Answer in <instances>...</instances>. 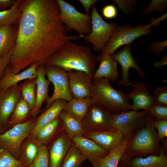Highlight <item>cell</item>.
<instances>
[{"mask_svg": "<svg viewBox=\"0 0 167 167\" xmlns=\"http://www.w3.org/2000/svg\"><path fill=\"white\" fill-rule=\"evenodd\" d=\"M19 7L17 37L8 66L14 74L34 64L43 65L67 41L83 36L68 34L59 17L57 0H24Z\"/></svg>", "mask_w": 167, "mask_h": 167, "instance_id": "obj_1", "label": "cell"}, {"mask_svg": "<svg viewBox=\"0 0 167 167\" xmlns=\"http://www.w3.org/2000/svg\"><path fill=\"white\" fill-rule=\"evenodd\" d=\"M97 62L96 56L89 46L70 40L49 57L44 65L56 66L67 72L83 71L93 77Z\"/></svg>", "mask_w": 167, "mask_h": 167, "instance_id": "obj_2", "label": "cell"}, {"mask_svg": "<svg viewBox=\"0 0 167 167\" xmlns=\"http://www.w3.org/2000/svg\"><path fill=\"white\" fill-rule=\"evenodd\" d=\"M90 97L93 103L105 107L114 114L132 110L128 94L116 90L106 78H93Z\"/></svg>", "mask_w": 167, "mask_h": 167, "instance_id": "obj_3", "label": "cell"}, {"mask_svg": "<svg viewBox=\"0 0 167 167\" xmlns=\"http://www.w3.org/2000/svg\"><path fill=\"white\" fill-rule=\"evenodd\" d=\"M155 119L147 113L146 126L134 134L133 133L122 158L129 159L150 155L158 156L160 153V140L155 128Z\"/></svg>", "mask_w": 167, "mask_h": 167, "instance_id": "obj_4", "label": "cell"}, {"mask_svg": "<svg viewBox=\"0 0 167 167\" xmlns=\"http://www.w3.org/2000/svg\"><path fill=\"white\" fill-rule=\"evenodd\" d=\"M91 13L92 29L88 35L82 38L85 42L92 44L96 52L102 51L114 34L118 25L113 22H105L98 13L96 6L93 5Z\"/></svg>", "mask_w": 167, "mask_h": 167, "instance_id": "obj_5", "label": "cell"}, {"mask_svg": "<svg viewBox=\"0 0 167 167\" xmlns=\"http://www.w3.org/2000/svg\"><path fill=\"white\" fill-rule=\"evenodd\" d=\"M152 26L151 22L147 25L140 24L135 27L129 24L126 26L118 25L114 34L105 45L101 53H107L111 56L121 46L131 44L138 38L152 33Z\"/></svg>", "mask_w": 167, "mask_h": 167, "instance_id": "obj_6", "label": "cell"}, {"mask_svg": "<svg viewBox=\"0 0 167 167\" xmlns=\"http://www.w3.org/2000/svg\"><path fill=\"white\" fill-rule=\"evenodd\" d=\"M36 118H31L26 121L16 125L5 132L0 134V147L6 150L19 160L22 144L28 137L33 128Z\"/></svg>", "mask_w": 167, "mask_h": 167, "instance_id": "obj_7", "label": "cell"}, {"mask_svg": "<svg viewBox=\"0 0 167 167\" xmlns=\"http://www.w3.org/2000/svg\"><path fill=\"white\" fill-rule=\"evenodd\" d=\"M57 1L60 10L59 19L67 28L74 30L82 36L90 33L91 16L89 14L79 12L73 6L63 0Z\"/></svg>", "mask_w": 167, "mask_h": 167, "instance_id": "obj_8", "label": "cell"}, {"mask_svg": "<svg viewBox=\"0 0 167 167\" xmlns=\"http://www.w3.org/2000/svg\"><path fill=\"white\" fill-rule=\"evenodd\" d=\"M44 65L46 75L54 87L52 96L45 101L46 105L43 109L44 110L56 100L68 101L73 98L70 90L67 72L56 66Z\"/></svg>", "mask_w": 167, "mask_h": 167, "instance_id": "obj_9", "label": "cell"}, {"mask_svg": "<svg viewBox=\"0 0 167 167\" xmlns=\"http://www.w3.org/2000/svg\"><path fill=\"white\" fill-rule=\"evenodd\" d=\"M114 114L105 107L93 103L86 116L81 122L86 132L114 129L112 126Z\"/></svg>", "mask_w": 167, "mask_h": 167, "instance_id": "obj_10", "label": "cell"}, {"mask_svg": "<svg viewBox=\"0 0 167 167\" xmlns=\"http://www.w3.org/2000/svg\"><path fill=\"white\" fill-rule=\"evenodd\" d=\"M21 97L18 84L0 90V134L9 129V118Z\"/></svg>", "mask_w": 167, "mask_h": 167, "instance_id": "obj_11", "label": "cell"}, {"mask_svg": "<svg viewBox=\"0 0 167 167\" xmlns=\"http://www.w3.org/2000/svg\"><path fill=\"white\" fill-rule=\"evenodd\" d=\"M147 113L145 110H131L114 114L112 126L121 132L125 137L136 129L144 127L146 124Z\"/></svg>", "mask_w": 167, "mask_h": 167, "instance_id": "obj_12", "label": "cell"}, {"mask_svg": "<svg viewBox=\"0 0 167 167\" xmlns=\"http://www.w3.org/2000/svg\"><path fill=\"white\" fill-rule=\"evenodd\" d=\"M112 58L120 64L122 69L121 79L118 82L119 85L125 86H134L129 79V70L133 68L138 72L142 79L144 78L145 74L133 58L131 50V44L126 45L121 50L111 55Z\"/></svg>", "mask_w": 167, "mask_h": 167, "instance_id": "obj_13", "label": "cell"}, {"mask_svg": "<svg viewBox=\"0 0 167 167\" xmlns=\"http://www.w3.org/2000/svg\"><path fill=\"white\" fill-rule=\"evenodd\" d=\"M67 73L72 98L83 99L90 97L93 77L82 71L72 70Z\"/></svg>", "mask_w": 167, "mask_h": 167, "instance_id": "obj_14", "label": "cell"}, {"mask_svg": "<svg viewBox=\"0 0 167 167\" xmlns=\"http://www.w3.org/2000/svg\"><path fill=\"white\" fill-rule=\"evenodd\" d=\"M83 136L91 139L109 151L117 148L123 142L125 137L118 130L86 132Z\"/></svg>", "mask_w": 167, "mask_h": 167, "instance_id": "obj_15", "label": "cell"}, {"mask_svg": "<svg viewBox=\"0 0 167 167\" xmlns=\"http://www.w3.org/2000/svg\"><path fill=\"white\" fill-rule=\"evenodd\" d=\"M73 143L66 133H62L53 142L49 149V167H60Z\"/></svg>", "mask_w": 167, "mask_h": 167, "instance_id": "obj_16", "label": "cell"}, {"mask_svg": "<svg viewBox=\"0 0 167 167\" xmlns=\"http://www.w3.org/2000/svg\"><path fill=\"white\" fill-rule=\"evenodd\" d=\"M67 101L62 99L56 100L49 108L44 110L36 118L35 124L28 137L33 139L42 127L58 116L60 113L63 110Z\"/></svg>", "mask_w": 167, "mask_h": 167, "instance_id": "obj_17", "label": "cell"}, {"mask_svg": "<svg viewBox=\"0 0 167 167\" xmlns=\"http://www.w3.org/2000/svg\"><path fill=\"white\" fill-rule=\"evenodd\" d=\"M45 69L44 65L38 66L36 69V92L35 106L31 111V118H36L43 103L50 97L48 94L50 81L45 77Z\"/></svg>", "mask_w": 167, "mask_h": 167, "instance_id": "obj_18", "label": "cell"}, {"mask_svg": "<svg viewBox=\"0 0 167 167\" xmlns=\"http://www.w3.org/2000/svg\"><path fill=\"white\" fill-rule=\"evenodd\" d=\"M133 86V91L128 94L129 98L133 101L132 110H146L154 104L153 96L149 92L144 83L137 81Z\"/></svg>", "mask_w": 167, "mask_h": 167, "instance_id": "obj_19", "label": "cell"}, {"mask_svg": "<svg viewBox=\"0 0 167 167\" xmlns=\"http://www.w3.org/2000/svg\"><path fill=\"white\" fill-rule=\"evenodd\" d=\"M70 139L86 159L89 161L95 158L104 157L109 152L108 151L101 147L92 140L84 136H75Z\"/></svg>", "mask_w": 167, "mask_h": 167, "instance_id": "obj_20", "label": "cell"}, {"mask_svg": "<svg viewBox=\"0 0 167 167\" xmlns=\"http://www.w3.org/2000/svg\"><path fill=\"white\" fill-rule=\"evenodd\" d=\"M97 61L100 62L99 68L95 70L93 78H104L115 81L119 78L118 62L111 55L101 53L96 56Z\"/></svg>", "mask_w": 167, "mask_h": 167, "instance_id": "obj_21", "label": "cell"}, {"mask_svg": "<svg viewBox=\"0 0 167 167\" xmlns=\"http://www.w3.org/2000/svg\"><path fill=\"white\" fill-rule=\"evenodd\" d=\"M38 66L37 64H33L19 73L14 74L8 66L0 79V90L18 84L19 82L23 80L36 79V69Z\"/></svg>", "mask_w": 167, "mask_h": 167, "instance_id": "obj_22", "label": "cell"}, {"mask_svg": "<svg viewBox=\"0 0 167 167\" xmlns=\"http://www.w3.org/2000/svg\"><path fill=\"white\" fill-rule=\"evenodd\" d=\"M133 133L127 135L122 143L117 148L109 151L106 156L91 160L90 161L92 166L94 167H118Z\"/></svg>", "mask_w": 167, "mask_h": 167, "instance_id": "obj_23", "label": "cell"}, {"mask_svg": "<svg viewBox=\"0 0 167 167\" xmlns=\"http://www.w3.org/2000/svg\"><path fill=\"white\" fill-rule=\"evenodd\" d=\"M126 167H167V156L161 146L158 156L150 155L145 157H135L129 159L122 158Z\"/></svg>", "mask_w": 167, "mask_h": 167, "instance_id": "obj_24", "label": "cell"}, {"mask_svg": "<svg viewBox=\"0 0 167 167\" xmlns=\"http://www.w3.org/2000/svg\"><path fill=\"white\" fill-rule=\"evenodd\" d=\"M93 103L90 97L83 99L72 98L67 101L63 110L82 121L86 116Z\"/></svg>", "mask_w": 167, "mask_h": 167, "instance_id": "obj_25", "label": "cell"}, {"mask_svg": "<svg viewBox=\"0 0 167 167\" xmlns=\"http://www.w3.org/2000/svg\"><path fill=\"white\" fill-rule=\"evenodd\" d=\"M17 29L12 25L0 27V56H3L12 50L15 46Z\"/></svg>", "mask_w": 167, "mask_h": 167, "instance_id": "obj_26", "label": "cell"}, {"mask_svg": "<svg viewBox=\"0 0 167 167\" xmlns=\"http://www.w3.org/2000/svg\"><path fill=\"white\" fill-rule=\"evenodd\" d=\"M66 134L70 138L83 136L86 131L81 121L63 110L58 115Z\"/></svg>", "mask_w": 167, "mask_h": 167, "instance_id": "obj_27", "label": "cell"}, {"mask_svg": "<svg viewBox=\"0 0 167 167\" xmlns=\"http://www.w3.org/2000/svg\"><path fill=\"white\" fill-rule=\"evenodd\" d=\"M30 117L31 118V110L22 97L9 118L8 124L9 129L26 121Z\"/></svg>", "mask_w": 167, "mask_h": 167, "instance_id": "obj_28", "label": "cell"}, {"mask_svg": "<svg viewBox=\"0 0 167 167\" xmlns=\"http://www.w3.org/2000/svg\"><path fill=\"white\" fill-rule=\"evenodd\" d=\"M61 121L58 117L42 127L37 133L33 140L39 145H46L56 134Z\"/></svg>", "mask_w": 167, "mask_h": 167, "instance_id": "obj_29", "label": "cell"}, {"mask_svg": "<svg viewBox=\"0 0 167 167\" xmlns=\"http://www.w3.org/2000/svg\"><path fill=\"white\" fill-rule=\"evenodd\" d=\"M39 146L33 139L28 137L24 140L21 146L19 160L28 166L36 156Z\"/></svg>", "mask_w": 167, "mask_h": 167, "instance_id": "obj_30", "label": "cell"}, {"mask_svg": "<svg viewBox=\"0 0 167 167\" xmlns=\"http://www.w3.org/2000/svg\"><path fill=\"white\" fill-rule=\"evenodd\" d=\"M86 159L81 152L72 143L67 152L60 167H80Z\"/></svg>", "mask_w": 167, "mask_h": 167, "instance_id": "obj_31", "label": "cell"}, {"mask_svg": "<svg viewBox=\"0 0 167 167\" xmlns=\"http://www.w3.org/2000/svg\"><path fill=\"white\" fill-rule=\"evenodd\" d=\"M20 85L22 98L26 102L31 111L36 101V79H27Z\"/></svg>", "mask_w": 167, "mask_h": 167, "instance_id": "obj_32", "label": "cell"}, {"mask_svg": "<svg viewBox=\"0 0 167 167\" xmlns=\"http://www.w3.org/2000/svg\"><path fill=\"white\" fill-rule=\"evenodd\" d=\"M21 1L16 0L10 8L0 11V27L12 25L19 21L20 14L19 5Z\"/></svg>", "mask_w": 167, "mask_h": 167, "instance_id": "obj_33", "label": "cell"}, {"mask_svg": "<svg viewBox=\"0 0 167 167\" xmlns=\"http://www.w3.org/2000/svg\"><path fill=\"white\" fill-rule=\"evenodd\" d=\"M0 167H28L6 149L0 147Z\"/></svg>", "mask_w": 167, "mask_h": 167, "instance_id": "obj_34", "label": "cell"}, {"mask_svg": "<svg viewBox=\"0 0 167 167\" xmlns=\"http://www.w3.org/2000/svg\"><path fill=\"white\" fill-rule=\"evenodd\" d=\"M49 153L46 145L39 146L38 153L28 167H49Z\"/></svg>", "mask_w": 167, "mask_h": 167, "instance_id": "obj_35", "label": "cell"}, {"mask_svg": "<svg viewBox=\"0 0 167 167\" xmlns=\"http://www.w3.org/2000/svg\"><path fill=\"white\" fill-rule=\"evenodd\" d=\"M145 111L155 120H167V106L154 104Z\"/></svg>", "mask_w": 167, "mask_h": 167, "instance_id": "obj_36", "label": "cell"}, {"mask_svg": "<svg viewBox=\"0 0 167 167\" xmlns=\"http://www.w3.org/2000/svg\"><path fill=\"white\" fill-rule=\"evenodd\" d=\"M154 104L167 106V86H156L153 91Z\"/></svg>", "mask_w": 167, "mask_h": 167, "instance_id": "obj_37", "label": "cell"}, {"mask_svg": "<svg viewBox=\"0 0 167 167\" xmlns=\"http://www.w3.org/2000/svg\"><path fill=\"white\" fill-rule=\"evenodd\" d=\"M167 5L166 0H153L142 14H150L156 11H158L160 13H161L166 9Z\"/></svg>", "mask_w": 167, "mask_h": 167, "instance_id": "obj_38", "label": "cell"}, {"mask_svg": "<svg viewBox=\"0 0 167 167\" xmlns=\"http://www.w3.org/2000/svg\"><path fill=\"white\" fill-rule=\"evenodd\" d=\"M154 126L157 131V135L161 141L164 143L165 138L167 137V120H154L153 122Z\"/></svg>", "mask_w": 167, "mask_h": 167, "instance_id": "obj_39", "label": "cell"}, {"mask_svg": "<svg viewBox=\"0 0 167 167\" xmlns=\"http://www.w3.org/2000/svg\"><path fill=\"white\" fill-rule=\"evenodd\" d=\"M114 2L116 4L118 8L125 14H129L134 10L132 5L136 6L135 0H115Z\"/></svg>", "mask_w": 167, "mask_h": 167, "instance_id": "obj_40", "label": "cell"}, {"mask_svg": "<svg viewBox=\"0 0 167 167\" xmlns=\"http://www.w3.org/2000/svg\"><path fill=\"white\" fill-rule=\"evenodd\" d=\"M102 15L106 19H110L116 18L117 16V10L115 6L109 4L104 6L101 10Z\"/></svg>", "mask_w": 167, "mask_h": 167, "instance_id": "obj_41", "label": "cell"}, {"mask_svg": "<svg viewBox=\"0 0 167 167\" xmlns=\"http://www.w3.org/2000/svg\"><path fill=\"white\" fill-rule=\"evenodd\" d=\"M167 45L166 40L162 42L154 41L150 47L149 50L154 52L156 56H159L162 52L164 51Z\"/></svg>", "mask_w": 167, "mask_h": 167, "instance_id": "obj_42", "label": "cell"}, {"mask_svg": "<svg viewBox=\"0 0 167 167\" xmlns=\"http://www.w3.org/2000/svg\"><path fill=\"white\" fill-rule=\"evenodd\" d=\"M13 49L7 54L0 56V79L3 74L4 71L8 66Z\"/></svg>", "mask_w": 167, "mask_h": 167, "instance_id": "obj_43", "label": "cell"}, {"mask_svg": "<svg viewBox=\"0 0 167 167\" xmlns=\"http://www.w3.org/2000/svg\"><path fill=\"white\" fill-rule=\"evenodd\" d=\"M98 0H79L78 1L82 5L84 8L86 14H89L91 6L95 3L99 2Z\"/></svg>", "mask_w": 167, "mask_h": 167, "instance_id": "obj_44", "label": "cell"}, {"mask_svg": "<svg viewBox=\"0 0 167 167\" xmlns=\"http://www.w3.org/2000/svg\"><path fill=\"white\" fill-rule=\"evenodd\" d=\"M15 0H0V11L10 8L13 6Z\"/></svg>", "mask_w": 167, "mask_h": 167, "instance_id": "obj_45", "label": "cell"}, {"mask_svg": "<svg viewBox=\"0 0 167 167\" xmlns=\"http://www.w3.org/2000/svg\"><path fill=\"white\" fill-rule=\"evenodd\" d=\"M166 18L167 13L157 18L152 17L151 22L153 24V25L156 27L158 26L161 22L165 19Z\"/></svg>", "mask_w": 167, "mask_h": 167, "instance_id": "obj_46", "label": "cell"}, {"mask_svg": "<svg viewBox=\"0 0 167 167\" xmlns=\"http://www.w3.org/2000/svg\"><path fill=\"white\" fill-rule=\"evenodd\" d=\"M167 56L166 55H165L162 57L160 61L155 62L153 65L156 67L161 68L167 64Z\"/></svg>", "mask_w": 167, "mask_h": 167, "instance_id": "obj_47", "label": "cell"}, {"mask_svg": "<svg viewBox=\"0 0 167 167\" xmlns=\"http://www.w3.org/2000/svg\"><path fill=\"white\" fill-rule=\"evenodd\" d=\"M118 167H126L124 161L122 159L120 160Z\"/></svg>", "mask_w": 167, "mask_h": 167, "instance_id": "obj_48", "label": "cell"}, {"mask_svg": "<svg viewBox=\"0 0 167 167\" xmlns=\"http://www.w3.org/2000/svg\"></svg>", "mask_w": 167, "mask_h": 167, "instance_id": "obj_49", "label": "cell"}]
</instances>
